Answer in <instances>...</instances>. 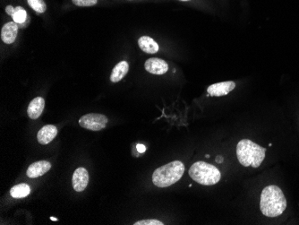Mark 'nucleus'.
Returning <instances> with one entry per match:
<instances>
[{"label":"nucleus","mask_w":299,"mask_h":225,"mask_svg":"<svg viewBox=\"0 0 299 225\" xmlns=\"http://www.w3.org/2000/svg\"><path fill=\"white\" fill-rule=\"evenodd\" d=\"M223 162V158L222 157H220V156H218L216 158V163H220Z\"/></svg>","instance_id":"4be33fe9"},{"label":"nucleus","mask_w":299,"mask_h":225,"mask_svg":"<svg viewBox=\"0 0 299 225\" xmlns=\"http://www.w3.org/2000/svg\"><path fill=\"white\" fill-rule=\"evenodd\" d=\"M72 183L75 191L82 192L87 188L89 183V173L83 167H80L75 170L72 179Z\"/></svg>","instance_id":"423d86ee"},{"label":"nucleus","mask_w":299,"mask_h":225,"mask_svg":"<svg viewBox=\"0 0 299 225\" xmlns=\"http://www.w3.org/2000/svg\"><path fill=\"white\" fill-rule=\"evenodd\" d=\"M72 2L77 7H92L97 4V0H72Z\"/></svg>","instance_id":"a211bd4d"},{"label":"nucleus","mask_w":299,"mask_h":225,"mask_svg":"<svg viewBox=\"0 0 299 225\" xmlns=\"http://www.w3.org/2000/svg\"><path fill=\"white\" fill-rule=\"evenodd\" d=\"M50 220H52V221H58V218H55V217H50Z\"/></svg>","instance_id":"5701e85b"},{"label":"nucleus","mask_w":299,"mask_h":225,"mask_svg":"<svg viewBox=\"0 0 299 225\" xmlns=\"http://www.w3.org/2000/svg\"><path fill=\"white\" fill-rule=\"evenodd\" d=\"M265 151L249 139H243L237 144V159L242 166L258 168L265 158Z\"/></svg>","instance_id":"f03ea898"},{"label":"nucleus","mask_w":299,"mask_h":225,"mask_svg":"<svg viewBox=\"0 0 299 225\" xmlns=\"http://www.w3.org/2000/svg\"><path fill=\"white\" fill-rule=\"evenodd\" d=\"M12 17L14 22L22 25V24L25 23L26 18H27V13L21 7H17V8H16V12H15Z\"/></svg>","instance_id":"f3484780"},{"label":"nucleus","mask_w":299,"mask_h":225,"mask_svg":"<svg viewBox=\"0 0 299 225\" xmlns=\"http://www.w3.org/2000/svg\"><path fill=\"white\" fill-rule=\"evenodd\" d=\"M18 34V24L16 22H9L1 30V40L6 44H12L17 39Z\"/></svg>","instance_id":"1a4fd4ad"},{"label":"nucleus","mask_w":299,"mask_h":225,"mask_svg":"<svg viewBox=\"0 0 299 225\" xmlns=\"http://www.w3.org/2000/svg\"><path fill=\"white\" fill-rule=\"evenodd\" d=\"M45 107V100L42 97H36L34 100L30 102L28 108H27V113L30 119L32 120H36L42 115L43 113V109Z\"/></svg>","instance_id":"f8f14e48"},{"label":"nucleus","mask_w":299,"mask_h":225,"mask_svg":"<svg viewBox=\"0 0 299 225\" xmlns=\"http://www.w3.org/2000/svg\"><path fill=\"white\" fill-rule=\"evenodd\" d=\"M144 67L146 71L153 75H164L169 70V65L166 61L157 58L147 59Z\"/></svg>","instance_id":"0eeeda50"},{"label":"nucleus","mask_w":299,"mask_h":225,"mask_svg":"<svg viewBox=\"0 0 299 225\" xmlns=\"http://www.w3.org/2000/svg\"><path fill=\"white\" fill-rule=\"evenodd\" d=\"M180 1H190V0H180Z\"/></svg>","instance_id":"b1692460"},{"label":"nucleus","mask_w":299,"mask_h":225,"mask_svg":"<svg viewBox=\"0 0 299 225\" xmlns=\"http://www.w3.org/2000/svg\"><path fill=\"white\" fill-rule=\"evenodd\" d=\"M286 208V197L278 186L271 185L263 188L260 202V209L263 215L277 217L282 214Z\"/></svg>","instance_id":"f257e3e1"},{"label":"nucleus","mask_w":299,"mask_h":225,"mask_svg":"<svg viewBox=\"0 0 299 225\" xmlns=\"http://www.w3.org/2000/svg\"><path fill=\"white\" fill-rule=\"evenodd\" d=\"M129 65L126 61H121L113 68L112 73L110 75V80L112 83H117L125 77L128 73Z\"/></svg>","instance_id":"4468645a"},{"label":"nucleus","mask_w":299,"mask_h":225,"mask_svg":"<svg viewBox=\"0 0 299 225\" xmlns=\"http://www.w3.org/2000/svg\"><path fill=\"white\" fill-rule=\"evenodd\" d=\"M27 2L35 12L42 14L46 11L47 6L43 0H27Z\"/></svg>","instance_id":"dca6fc26"},{"label":"nucleus","mask_w":299,"mask_h":225,"mask_svg":"<svg viewBox=\"0 0 299 225\" xmlns=\"http://www.w3.org/2000/svg\"><path fill=\"white\" fill-rule=\"evenodd\" d=\"M189 175L193 180L204 186L215 185L221 179L219 169L205 162L194 163L189 169Z\"/></svg>","instance_id":"20e7f679"},{"label":"nucleus","mask_w":299,"mask_h":225,"mask_svg":"<svg viewBox=\"0 0 299 225\" xmlns=\"http://www.w3.org/2000/svg\"><path fill=\"white\" fill-rule=\"evenodd\" d=\"M50 168H51V164L48 161H39V162L31 164L29 168L27 169L26 173L29 178L34 179V178L44 175L45 173L50 171Z\"/></svg>","instance_id":"9d476101"},{"label":"nucleus","mask_w":299,"mask_h":225,"mask_svg":"<svg viewBox=\"0 0 299 225\" xmlns=\"http://www.w3.org/2000/svg\"><path fill=\"white\" fill-rule=\"evenodd\" d=\"M185 173V165L180 161H174L154 171L153 182L158 188H168L177 183Z\"/></svg>","instance_id":"7ed1b4c3"},{"label":"nucleus","mask_w":299,"mask_h":225,"mask_svg":"<svg viewBox=\"0 0 299 225\" xmlns=\"http://www.w3.org/2000/svg\"><path fill=\"white\" fill-rule=\"evenodd\" d=\"M108 119L102 114L91 113L80 118L79 125L85 130L100 131L106 128Z\"/></svg>","instance_id":"39448f33"},{"label":"nucleus","mask_w":299,"mask_h":225,"mask_svg":"<svg viewBox=\"0 0 299 225\" xmlns=\"http://www.w3.org/2000/svg\"><path fill=\"white\" fill-rule=\"evenodd\" d=\"M6 12H7V14H9V16L13 17L15 12H16V8H13L12 6H8L6 8Z\"/></svg>","instance_id":"aec40b11"},{"label":"nucleus","mask_w":299,"mask_h":225,"mask_svg":"<svg viewBox=\"0 0 299 225\" xmlns=\"http://www.w3.org/2000/svg\"><path fill=\"white\" fill-rule=\"evenodd\" d=\"M138 45L143 52L148 54H154L159 51V45L153 38L142 36L138 40Z\"/></svg>","instance_id":"ddd939ff"},{"label":"nucleus","mask_w":299,"mask_h":225,"mask_svg":"<svg viewBox=\"0 0 299 225\" xmlns=\"http://www.w3.org/2000/svg\"><path fill=\"white\" fill-rule=\"evenodd\" d=\"M136 148H137V151L139 153H144L146 151V147L145 146H143V145H141V144H138L137 146H136Z\"/></svg>","instance_id":"412c9836"},{"label":"nucleus","mask_w":299,"mask_h":225,"mask_svg":"<svg viewBox=\"0 0 299 225\" xmlns=\"http://www.w3.org/2000/svg\"><path fill=\"white\" fill-rule=\"evenodd\" d=\"M57 135H58V129L55 126H44L38 132V142L41 145H48L57 137Z\"/></svg>","instance_id":"9b49d317"},{"label":"nucleus","mask_w":299,"mask_h":225,"mask_svg":"<svg viewBox=\"0 0 299 225\" xmlns=\"http://www.w3.org/2000/svg\"><path fill=\"white\" fill-rule=\"evenodd\" d=\"M235 87H236L235 82L227 81V82L213 83L208 87L207 92L211 96L220 97V96L229 94V92L235 89Z\"/></svg>","instance_id":"6e6552de"},{"label":"nucleus","mask_w":299,"mask_h":225,"mask_svg":"<svg viewBox=\"0 0 299 225\" xmlns=\"http://www.w3.org/2000/svg\"><path fill=\"white\" fill-rule=\"evenodd\" d=\"M134 225H163L162 221L155 219H148V220H141L133 223Z\"/></svg>","instance_id":"6ab92c4d"},{"label":"nucleus","mask_w":299,"mask_h":225,"mask_svg":"<svg viewBox=\"0 0 299 225\" xmlns=\"http://www.w3.org/2000/svg\"><path fill=\"white\" fill-rule=\"evenodd\" d=\"M31 193V188L27 184H18L17 186H14L10 190V195L14 198H24L29 195Z\"/></svg>","instance_id":"2eb2a0df"}]
</instances>
